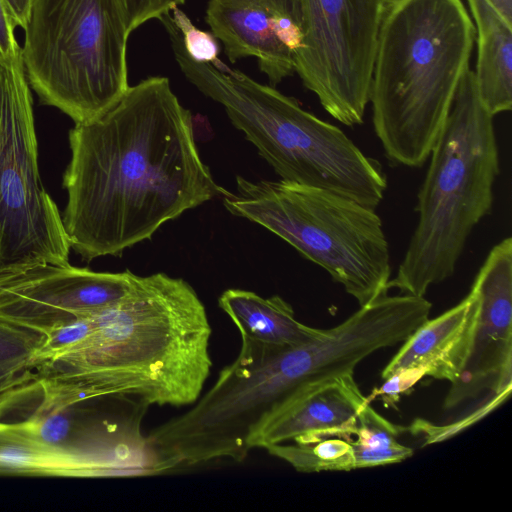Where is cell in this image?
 <instances>
[{
	"mask_svg": "<svg viewBox=\"0 0 512 512\" xmlns=\"http://www.w3.org/2000/svg\"><path fill=\"white\" fill-rule=\"evenodd\" d=\"M63 185L67 239L84 260L120 256L166 222L229 191L202 161L192 115L169 79L130 86L100 117L69 132Z\"/></svg>",
	"mask_w": 512,
	"mask_h": 512,
	"instance_id": "obj_1",
	"label": "cell"
},
{
	"mask_svg": "<svg viewBox=\"0 0 512 512\" xmlns=\"http://www.w3.org/2000/svg\"><path fill=\"white\" fill-rule=\"evenodd\" d=\"M127 30L133 32L137 27L151 19H160L185 0H119Z\"/></svg>",
	"mask_w": 512,
	"mask_h": 512,
	"instance_id": "obj_24",
	"label": "cell"
},
{
	"mask_svg": "<svg viewBox=\"0 0 512 512\" xmlns=\"http://www.w3.org/2000/svg\"><path fill=\"white\" fill-rule=\"evenodd\" d=\"M18 26L5 0H0V52L12 55L21 50L14 34Z\"/></svg>",
	"mask_w": 512,
	"mask_h": 512,
	"instance_id": "obj_26",
	"label": "cell"
},
{
	"mask_svg": "<svg viewBox=\"0 0 512 512\" xmlns=\"http://www.w3.org/2000/svg\"><path fill=\"white\" fill-rule=\"evenodd\" d=\"M477 310L476 294L468 295L441 315L427 319L404 342L382 371V379L403 370L452 383L467 356Z\"/></svg>",
	"mask_w": 512,
	"mask_h": 512,
	"instance_id": "obj_14",
	"label": "cell"
},
{
	"mask_svg": "<svg viewBox=\"0 0 512 512\" xmlns=\"http://www.w3.org/2000/svg\"><path fill=\"white\" fill-rule=\"evenodd\" d=\"M91 330L87 318L77 319L45 333L36 352L37 368L70 351L86 339Z\"/></svg>",
	"mask_w": 512,
	"mask_h": 512,
	"instance_id": "obj_23",
	"label": "cell"
},
{
	"mask_svg": "<svg viewBox=\"0 0 512 512\" xmlns=\"http://www.w3.org/2000/svg\"><path fill=\"white\" fill-rule=\"evenodd\" d=\"M44 336L0 320V402L18 385L32 380L36 352Z\"/></svg>",
	"mask_w": 512,
	"mask_h": 512,
	"instance_id": "obj_20",
	"label": "cell"
},
{
	"mask_svg": "<svg viewBox=\"0 0 512 512\" xmlns=\"http://www.w3.org/2000/svg\"><path fill=\"white\" fill-rule=\"evenodd\" d=\"M205 21L232 63L255 57L272 86L295 72L302 43L298 0H209Z\"/></svg>",
	"mask_w": 512,
	"mask_h": 512,
	"instance_id": "obj_12",
	"label": "cell"
},
{
	"mask_svg": "<svg viewBox=\"0 0 512 512\" xmlns=\"http://www.w3.org/2000/svg\"><path fill=\"white\" fill-rule=\"evenodd\" d=\"M425 377L418 370L399 371L385 380L382 387L373 393V395L381 396L386 405H395L399 401L400 396L413 387L421 378Z\"/></svg>",
	"mask_w": 512,
	"mask_h": 512,
	"instance_id": "obj_25",
	"label": "cell"
},
{
	"mask_svg": "<svg viewBox=\"0 0 512 512\" xmlns=\"http://www.w3.org/2000/svg\"><path fill=\"white\" fill-rule=\"evenodd\" d=\"M232 215L259 224L323 268L361 306L388 293L389 248L374 209L285 180L236 177L222 197Z\"/></svg>",
	"mask_w": 512,
	"mask_h": 512,
	"instance_id": "obj_6",
	"label": "cell"
},
{
	"mask_svg": "<svg viewBox=\"0 0 512 512\" xmlns=\"http://www.w3.org/2000/svg\"><path fill=\"white\" fill-rule=\"evenodd\" d=\"M170 18L180 33L183 47L191 59L214 67L221 62L218 58L220 52L218 39L212 32L197 28L179 7L171 10Z\"/></svg>",
	"mask_w": 512,
	"mask_h": 512,
	"instance_id": "obj_22",
	"label": "cell"
},
{
	"mask_svg": "<svg viewBox=\"0 0 512 512\" xmlns=\"http://www.w3.org/2000/svg\"><path fill=\"white\" fill-rule=\"evenodd\" d=\"M219 307L237 327L241 340L270 347H288L305 342L320 331L299 322L292 306L278 295L263 298L253 291L227 289Z\"/></svg>",
	"mask_w": 512,
	"mask_h": 512,
	"instance_id": "obj_16",
	"label": "cell"
},
{
	"mask_svg": "<svg viewBox=\"0 0 512 512\" xmlns=\"http://www.w3.org/2000/svg\"><path fill=\"white\" fill-rule=\"evenodd\" d=\"M69 430L70 422L61 411H52L46 416H38L19 424H0V431L42 447L62 446Z\"/></svg>",
	"mask_w": 512,
	"mask_h": 512,
	"instance_id": "obj_21",
	"label": "cell"
},
{
	"mask_svg": "<svg viewBox=\"0 0 512 512\" xmlns=\"http://www.w3.org/2000/svg\"><path fill=\"white\" fill-rule=\"evenodd\" d=\"M498 13L512 24V0H487Z\"/></svg>",
	"mask_w": 512,
	"mask_h": 512,
	"instance_id": "obj_28",
	"label": "cell"
},
{
	"mask_svg": "<svg viewBox=\"0 0 512 512\" xmlns=\"http://www.w3.org/2000/svg\"><path fill=\"white\" fill-rule=\"evenodd\" d=\"M88 319L84 341L39 367L47 409L118 394L147 406H186L200 398L212 367V329L184 279L137 276L126 297Z\"/></svg>",
	"mask_w": 512,
	"mask_h": 512,
	"instance_id": "obj_2",
	"label": "cell"
},
{
	"mask_svg": "<svg viewBox=\"0 0 512 512\" xmlns=\"http://www.w3.org/2000/svg\"><path fill=\"white\" fill-rule=\"evenodd\" d=\"M368 399L354 374L313 386L273 414L253 434L250 450L328 437L349 439Z\"/></svg>",
	"mask_w": 512,
	"mask_h": 512,
	"instance_id": "obj_13",
	"label": "cell"
},
{
	"mask_svg": "<svg viewBox=\"0 0 512 512\" xmlns=\"http://www.w3.org/2000/svg\"><path fill=\"white\" fill-rule=\"evenodd\" d=\"M471 290L477 310L466 359L450 383L445 410L484 394L507 398L512 389V239L496 244L480 267Z\"/></svg>",
	"mask_w": 512,
	"mask_h": 512,
	"instance_id": "obj_11",
	"label": "cell"
},
{
	"mask_svg": "<svg viewBox=\"0 0 512 512\" xmlns=\"http://www.w3.org/2000/svg\"><path fill=\"white\" fill-rule=\"evenodd\" d=\"M417 194L418 222L388 289L424 296L450 278L473 228L493 206L499 153L493 116L483 105L474 71L463 74L431 150Z\"/></svg>",
	"mask_w": 512,
	"mask_h": 512,
	"instance_id": "obj_5",
	"label": "cell"
},
{
	"mask_svg": "<svg viewBox=\"0 0 512 512\" xmlns=\"http://www.w3.org/2000/svg\"><path fill=\"white\" fill-rule=\"evenodd\" d=\"M69 251L62 217L40 177L22 48L0 52V274L42 262L66 264Z\"/></svg>",
	"mask_w": 512,
	"mask_h": 512,
	"instance_id": "obj_8",
	"label": "cell"
},
{
	"mask_svg": "<svg viewBox=\"0 0 512 512\" xmlns=\"http://www.w3.org/2000/svg\"><path fill=\"white\" fill-rule=\"evenodd\" d=\"M476 31L479 97L494 117L512 108V24L487 0H467Z\"/></svg>",
	"mask_w": 512,
	"mask_h": 512,
	"instance_id": "obj_15",
	"label": "cell"
},
{
	"mask_svg": "<svg viewBox=\"0 0 512 512\" xmlns=\"http://www.w3.org/2000/svg\"><path fill=\"white\" fill-rule=\"evenodd\" d=\"M18 26L25 29L34 0H5Z\"/></svg>",
	"mask_w": 512,
	"mask_h": 512,
	"instance_id": "obj_27",
	"label": "cell"
},
{
	"mask_svg": "<svg viewBox=\"0 0 512 512\" xmlns=\"http://www.w3.org/2000/svg\"><path fill=\"white\" fill-rule=\"evenodd\" d=\"M24 30L29 85L75 124L106 113L130 87L119 0H34Z\"/></svg>",
	"mask_w": 512,
	"mask_h": 512,
	"instance_id": "obj_7",
	"label": "cell"
},
{
	"mask_svg": "<svg viewBox=\"0 0 512 512\" xmlns=\"http://www.w3.org/2000/svg\"><path fill=\"white\" fill-rule=\"evenodd\" d=\"M0 471L80 477L82 466L75 448L42 447L0 431Z\"/></svg>",
	"mask_w": 512,
	"mask_h": 512,
	"instance_id": "obj_18",
	"label": "cell"
},
{
	"mask_svg": "<svg viewBox=\"0 0 512 512\" xmlns=\"http://www.w3.org/2000/svg\"><path fill=\"white\" fill-rule=\"evenodd\" d=\"M273 456L303 473L357 469L353 446L348 439L328 437L310 442H287L268 446Z\"/></svg>",
	"mask_w": 512,
	"mask_h": 512,
	"instance_id": "obj_19",
	"label": "cell"
},
{
	"mask_svg": "<svg viewBox=\"0 0 512 512\" xmlns=\"http://www.w3.org/2000/svg\"><path fill=\"white\" fill-rule=\"evenodd\" d=\"M175 59L189 82L221 104L235 128L285 181L324 189L370 209L383 200L387 177L337 126L304 110L293 97L226 64L191 59L180 33L167 26Z\"/></svg>",
	"mask_w": 512,
	"mask_h": 512,
	"instance_id": "obj_4",
	"label": "cell"
},
{
	"mask_svg": "<svg viewBox=\"0 0 512 512\" xmlns=\"http://www.w3.org/2000/svg\"><path fill=\"white\" fill-rule=\"evenodd\" d=\"M385 0H298L302 43L294 69L324 110L363 123Z\"/></svg>",
	"mask_w": 512,
	"mask_h": 512,
	"instance_id": "obj_9",
	"label": "cell"
},
{
	"mask_svg": "<svg viewBox=\"0 0 512 512\" xmlns=\"http://www.w3.org/2000/svg\"><path fill=\"white\" fill-rule=\"evenodd\" d=\"M407 430L385 419L367 402L348 439L354 449L357 469L395 464L411 457L413 450L398 441L400 434Z\"/></svg>",
	"mask_w": 512,
	"mask_h": 512,
	"instance_id": "obj_17",
	"label": "cell"
},
{
	"mask_svg": "<svg viewBox=\"0 0 512 512\" xmlns=\"http://www.w3.org/2000/svg\"><path fill=\"white\" fill-rule=\"evenodd\" d=\"M137 276L45 262L1 273L0 320L44 335L116 304Z\"/></svg>",
	"mask_w": 512,
	"mask_h": 512,
	"instance_id": "obj_10",
	"label": "cell"
},
{
	"mask_svg": "<svg viewBox=\"0 0 512 512\" xmlns=\"http://www.w3.org/2000/svg\"><path fill=\"white\" fill-rule=\"evenodd\" d=\"M476 31L462 0H385L370 83L390 163L421 167L469 68Z\"/></svg>",
	"mask_w": 512,
	"mask_h": 512,
	"instance_id": "obj_3",
	"label": "cell"
}]
</instances>
